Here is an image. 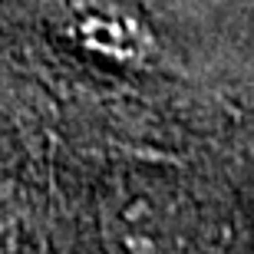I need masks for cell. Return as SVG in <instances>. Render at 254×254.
Masks as SVG:
<instances>
[{"label": "cell", "mask_w": 254, "mask_h": 254, "mask_svg": "<svg viewBox=\"0 0 254 254\" xmlns=\"http://www.w3.org/2000/svg\"><path fill=\"white\" fill-rule=\"evenodd\" d=\"M69 37L89 53H99L116 63H142L155 50V40L142 27V20L113 3H86L73 10Z\"/></svg>", "instance_id": "cell-1"}]
</instances>
